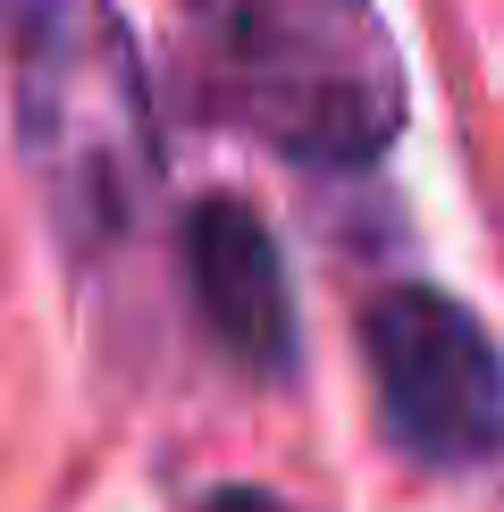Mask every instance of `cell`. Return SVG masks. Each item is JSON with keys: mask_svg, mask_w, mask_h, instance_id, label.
Returning a JSON list of instances; mask_svg holds the SVG:
<instances>
[{"mask_svg": "<svg viewBox=\"0 0 504 512\" xmlns=\"http://www.w3.org/2000/svg\"><path fill=\"white\" fill-rule=\"evenodd\" d=\"M185 93L303 168H370L404 135V59L370 0H185Z\"/></svg>", "mask_w": 504, "mask_h": 512, "instance_id": "1", "label": "cell"}, {"mask_svg": "<svg viewBox=\"0 0 504 512\" xmlns=\"http://www.w3.org/2000/svg\"><path fill=\"white\" fill-rule=\"evenodd\" d=\"M17 152L76 252L118 244L160 185V118L135 34L101 0H17Z\"/></svg>", "mask_w": 504, "mask_h": 512, "instance_id": "2", "label": "cell"}, {"mask_svg": "<svg viewBox=\"0 0 504 512\" xmlns=\"http://www.w3.org/2000/svg\"><path fill=\"white\" fill-rule=\"evenodd\" d=\"M370 387L412 462H488L504 445V361L471 311L437 286H387L362 311Z\"/></svg>", "mask_w": 504, "mask_h": 512, "instance_id": "3", "label": "cell"}, {"mask_svg": "<svg viewBox=\"0 0 504 512\" xmlns=\"http://www.w3.org/2000/svg\"><path fill=\"white\" fill-rule=\"evenodd\" d=\"M185 277H194V311L219 336V353L236 370L278 378L294 361V294L278 236L261 227V210L236 194H210L185 210Z\"/></svg>", "mask_w": 504, "mask_h": 512, "instance_id": "4", "label": "cell"}, {"mask_svg": "<svg viewBox=\"0 0 504 512\" xmlns=\"http://www.w3.org/2000/svg\"><path fill=\"white\" fill-rule=\"evenodd\" d=\"M202 512H294L286 496H269V487H219Z\"/></svg>", "mask_w": 504, "mask_h": 512, "instance_id": "5", "label": "cell"}]
</instances>
